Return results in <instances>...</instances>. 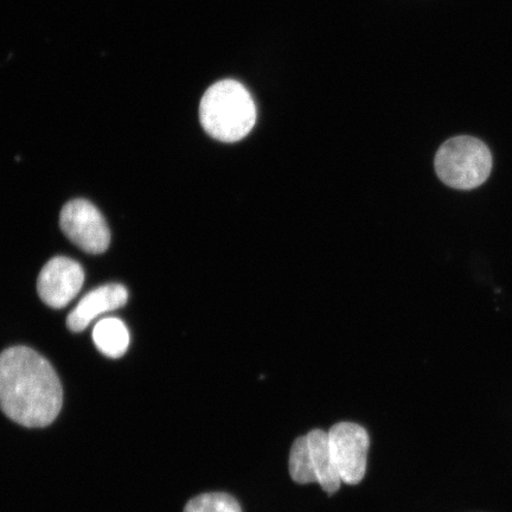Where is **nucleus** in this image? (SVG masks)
Returning a JSON list of instances; mask_svg holds the SVG:
<instances>
[{"mask_svg": "<svg viewBox=\"0 0 512 512\" xmlns=\"http://www.w3.org/2000/svg\"><path fill=\"white\" fill-rule=\"evenodd\" d=\"M184 512H242L233 496L222 492H211L192 498Z\"/></svg>", "mask_w": 512, "mask_h": 512, "instance_id": "nucleus-11", "label": "nucleus"}, {"mask_svg": "<svg viewBox=\"0 0 512 512\" xmlns=\"http://www.w3.org/2000/svg\"><path fill=\"white\" fill-rule=\"evenodd\" d=\"M434 166L438 177L448 187L472 190L489 178L492 156L482 140L469 136L454 137L440 146Z\"/></svg>", "mask_w": 512, "mask_h": 512, "instance_id": "nucleus-3", "label": "nucleus"}, {"mask_svg": "<svg viewBox=\"0 0 512 512\" xmlns=\"http://www.w3.org/2000/svg\"><path fill=\"white\" fill-rule=\"evenodd\" d=\"M93 341L102 354L110 358H120L130 345V332L118 318L101 319L93 330Z\"/></svg>", "mask_w": 512, "mask_h": 512, "instance_id": "nucleus-9", "label": "nucleus"}, {"mask_svg": "<svg viewBox=\"0 0 512 512\" xmlns=\"http://www.w3.org/2000/svg\"><path fill=\"white\" fill-rule=\"evenodd\" d=\"M290 475L298 484L318 483L315 467H313L309 440L299 437L294 441L290 453Z\"/></svg>", "mask_w": 512, "mask_h": 512, "instance_id": "nucleus-10", "label": "nucleus"}, {"mask_svg": "<svg viewBox=\"0 0 512 512\" xmlns=\"http://www.w3.org/2000/svg\"><path fill=\"white\" fill-rule=\"evenodd\" d=\"M85 283V272L78 262L56 256L43 267L37 279V291L43 303L62 309L78 296Z\"/></svg>", "mask_w": 512, "mask_h": 512, "instance_id": "nucleus-6", "label": "nucleus"}, {"mask_svg": "<svg viewBox=\"0 0 512 512\" xmlns=\"http://www.w3.org/2000/svg\"><path fill=\"white\" fill-rule=\"evenodd\" d=\"M328 433L332 457L342 482L360 484L366 476L370 446L366 428L352 422H339Z\"/></svg>", "mask_w": 512, "mask_h": 512, "instance_id": "nucleus-5", "label": "nucleus"}, {"mask_svg": "<svg viewBox=\"0 0 512 512\" xmlns=\"http://www.w3.org/2000/svg\"><path fill=\"white\" fill-rule=\"evenodd\" d=\"M128 292L120 284H108L86 294L78 306L70 312L67 325L70 331L81 332L96 318L120 309L127 303Z\"/></svg>", "mask_w": 512, "mask_h": 512, "instance_id": "nucleus-7", "label": "nucleus"}, {"mask_svg": "<svg viewBox=\"0 0 512 512\" xmlns=\"http://www.w3.org/2000/svg\"><path fill=\"white\" fill-rule=\"evenodd\" d=\"M63 390L51 364L27 347L0 354V409L25 427H46L59 415Z\"/></svg>", "mask_w": 512, "mask_h": 512, "instance_id": "nucleus-1", "label": "nucleus"}, {"mask_svg": "<svg viewBox=\"0 0 512 512\" xmlns=\"http://www.w3.org/2000/svg\"><path fill=\"white\" fill-rule=\"evenodd\" d=\"M309 440L313 467H315L318 484L329 495L335 494L341 488L342 479L339 477L334 457H332L329 433L313 430L306 435Z\"/></svg>", "mask_w": 512, "mask_h": 512, "instance_id": "nucleus-8", "label": "nucleus"}, {"mask_svg": "<svg viewBox=\"0 0 512 512\" xmlns=\"http://www.w3.org/2000/svg\"><path fill=\"white\" fill-rule=\"evenodd\" d=\"M200 119L211 138L223 143L240 142L255 125V102L240 82L222 80L204 93Z\"/></svg>", "mask_w": 512, "mask_h": 512, "instance_id": "nucleus-2", "label": "nucleus"}, {"mask_svg": "<svg viewBox=\"0 0 512 512\" xmlns=\"http://www.w3.org/2000/svg\"><path fill=\"white\" fill-rule=\"evenodd\" d=\"M60 224L67 238L89 254L107 251L111 232L98 208L86 200L70 201L63 207Z\"/></svg>", "mask_w": 512, "mask_h": 512, "instance_id": "nucleus-4", "label": "nucleus"}]
</instances>
